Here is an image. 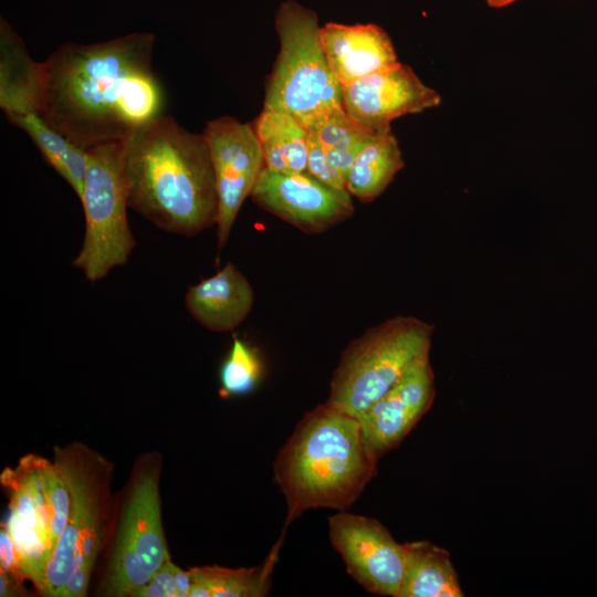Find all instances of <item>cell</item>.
<instances>
[{
    "label": "cell",
    "instance_id": "6da1fadb",
    "mask_svg": "<svg viewBox=\"0 0 597 597\" xmlns=\"http://www.w3.org/2000/svg\"><path fill=\"white\" fill-rule=\"evenodd\" d=\"M155 35L133 32L91 44L65 43L42 62L39 114L84 149L125 140L163 114L153 69Z\"/></svg>",
    "mask_w": 597,
    "mask_h": 597
},
{
    "label": "cell",
    "instance_id": "7a4b0ae2",
    "mask_svg": "<svg viewBox=\"0 0 597 597\" xmlns=\"http://www.w3.org/2000/svg\"><path fill=\"white\" fill-rule=\"evenodd\" d=\"M128 207L157 228L193 237L216 224L218 195L202 134L168 115L138 126L122 149Z\"/></svg>",
    "mask_w": 597,
    "mask_h": 597
},
{
    "label": "cell",
    "instance_id": "3957f363",
    "mask_svg": "<svg viewBox=\"0 0 597 597\" xmlns=\"http://www.w3.org/2000/svg\"><path fill=\"white\" fill-rule=\"evenodd\" d=\"M377 462L357 417L327 401L305 413L273 463L287 505L285 526L306 510L350 507L377 474Z\"/></svg>",
    "mask_w": 597,
    "mask_h": 597
},
{
    "label": "cell",
    "instance_id": "277c9868",
    "mask_svg": "<svg viewBox=\"0 0 597 597\" xmlns=\"http://www.w3.org/2000/svg\"><path fill=\"white\" fill-rule=\"evenodd\" d=\"M53 462L67 484L71 505L66 526L48 564L41 594L83 597L106 541L112 467L78 442L55 448Z\"/></svg>",
    "mask_w": 597,
    "mask_h": 597
},
{
    "label": "cell",
    "instance_id": "5b68a950",
    "mask_svg": "<svg viewBox=\"0 0 597 597\" xmlns=\"http://www.w3.org/2000/svg\"><path fill=\"white\" fill-rule=\"evenodd\" d=\"M279 53L265 81L263 107L285 112L305 128L321 115L343 108V86L321 42L316 13L287 0L275 15Z\"/></svg>",
    "mask_w": 597,
    "mask_h": 597
},
{
    "label": "cell",
    "instance_id": "8992f818",
    "mask_svg": "<svg viewBox=\"0 0 597 597\" xmlns=\"http://www.w3.org/2000/svg\"><path fill=\"white\" fill-rule=\"evenodd\" d=\"M433 325L401 315L369 328L343 350L327 402L358 418L429 357Z\"/></svg>",
    "mask_w": 597,
    "mask_h": 597
},
{
    "label": "cell",
    "instance_id": "52a82bcc",
    "mask_svg": "<svg viewBox=\"0 0 597 597\" xmlns=\"http://www.w3.org/2000/svg\"><path fill=\"white\" fill-rule=\"evenodd\" d=\"M123 142L87 149L80 198L85 217L83 243L72 264L92 283L127 263L136 241L130 231L122 171Z\"/></svg>",
    "mask_w": 597,
    "mask_h": 597
},
{
    "label": "cell",
    "instance_id": "ba28073f",
    "mask_svg": "<svg viewBox=\"0 0 597 597\" xmlns=\"http://www.w3.org/2000/svg\"><path fill=\"white\" fill-rule=\"evenodd\" d=\"M159 465L145 459L134 471L111 553L106 595L129 596L170 559L160 514Z\"/></svg>",
    "mask_w": 597,
    "mask_h": 597
},
{
    "label": "cell",
    "instance_id": "9c48e42d",
    "mask_svg": "<svg viewBox=\"0 0 597 597\" xmlns=\"http://www.w3.org/2000/svg\"><path fill=\"white\" fill-rule=\"evenodd\" d=\"M202 135L212 163L218 195L217 242L227 243L244 200L265 168L261 145L250 123L232 116L207 122Z\"/></svg>",
    "mask_w": 597,
    "mask_h": 597
},
{
    "label": "cell",
    "instance_id": "30bf717a",
    "mask_svg": "<svg viewBox=\"0 0 597 597\" xmlns=\"http://www.w3.org/2000/svg\"><path fill=\"white\" fill-rule=\"evenodd\" d=\"M9 494V515L3 523L18 555L23 579L42 593L48 564L55 549L41 474V457L28 454L0 476Z\"/></svg>",
    "mask_w": 597,
    "mask_h": 597
},
{
    "label": "cell",
    "instance_id": "8fae6325",
    "mask_svg": "<svg viewBox=\"0 0 597 597\" xmlns=\"http://www.w3.org/2000/svg\"><path fill=\"white\" fill-rule=\"evenodd\" d=\"M329 541L348 574L367 591L397 597L405 570V545L377 520L339 511L328 519Z\"/></svg>",
    "mask_w": 597,
    "mask_h": 597
},
{
    "label": "cell",
    "instance_id": "7c38bea8",
    "mask_svg": "<svg viewBox=\"0 0 597 597\" xmlns=\"http://www.w3.org/2000/svg\"><path fill=\"white\" fill-rule=\"evenodd\" d=\"M250 198L262 209L306 233L323 232L354 214L352 195L305 172L264 168Z\"/></svg>",
    "mask_w": 597,
    "mask_h": 597
},
{
    "label": "cell",
    "instance_id": "4fadbf2b",
    "mask_svg": "<svg viewBox=\"0 0 597 597\" xmlns=\"http://www.w3.org/2000/svg\"><path fill=\"white\" fill-rule=\"evenodd\" d=\"M441 97L408 65L397 64L343 86V107L371 130L405 115L438 106Z\"/></svg>",
    "mask_w": 597,
    "mask_h": 597
},
{
    "label": "cell",
    "instance_id": "5bb4252c",
    "mask_svg": "<svg viewBox=\"0 0 597 597\" xmlns=\"http://www.w3.org/2000/svg\"><path fill=\"white\" fill-rule=\"evenodd\" d=\"M433 398L434 375L427 357L358 417L368 449L379 459L396 448L428 411Z\"/></svg>",
    "mask_w": 597,
    "mask_h": 597
},
{
    "label": "cell",
    "instance_id": "9a60e30c",
    "mask_svg": "<svg viewBox=\"0 0 597 597\" xmlns=\"http://www.w3.org/2000/svg\"><path fill=\"white\" fill-rule=\"evenodd\" d=\"M320 35L329 66L342 86L399 62L390 36L377 24L327 22Z\"/></svg>",
    "mask_w": 597,
    "mask_h": 597
},
{
    "label": "cell",
    "instance_id": "2e32d148",
    "mask_svg": "<svg viewBox=\"0 0 597 597\" xmlns=\"http://www.w3.org/2000/svg\"><path fill=\"white\" fill-rule=\"evenodd\" d=\"M253 302L252 286L233 263L191 285L185 297L190 315L203 327L219 333L238 327L250 314Z\"/></svg>",
    "mask_w": 597,
    "mask_h": 597
},
{
    "label": "cell",
    "instance_id": "e0dca14e",
    "mask_svg": "<svg viewBox=\"0 0 597 597\" xmlns=\"http://www.w3.org/2000/svg\"><path fill=\"white\" fill-rule=\"evenodd\" d=\"M43 65L34 61L18 33L0 22V107L7 114L39 113Z\"/></svg>",
    "mask_w": 597,
    "mask_h": 597
},
{
    "label": "cell",
    "instance_id": "ac0fdd59",
    "mask_svg": "<svg viewBox=\"0 0 597 597\" xmlns=\"http://www.w3.org/2000/svg\"><path fill=\"white\" fill-rule=\"evenodd\" d=\"M262 148L265 168L280 172H305L308 130L292 115L262 107L251 122Z\"/></svg>",
    "mask_w": 597,
    "mask_h": 597
},
{
    "label": "cell",
    "instance_id": "d6986e66",
    "mask_svg": "<svg viewBox=\"0 0 597 597\" xmlns=\"http://www.w3.org/2000/svg\"><path fill=\"white\" fill-rule=\"evenodd\" d=\"M406 562L397 597H462L450 554L428 541L405 543Z\"/></svg>",
    "mask_w": 597,
    "mask_h": 597
},
{
    "label": "cell",
    "instance_id": "ffe728a7",
    "mask_svg": "<svg viewBox=\"0 0 597 597\" xmlns=\"http://www.w3.org/2000/svg\"><path fill=\"white\" fill-rule=\"evenodd\" d=\"M405 167L391 128L377 130L365 143L347 177V191L363 202L378 198Z\"/></svg>",
    "mask_w": 597,
    "mask_h": 597
},
{
    "label": "cell",
    "instance_id": "44dd1931",
    "mask_svg": "<svg viewBox=\"0 0 597 597\" xmlns=\"http://www.w3.org/2000/svg\"><path fill=\"white\" fill-rule=\"evenodd\" d=\"M6 116L11 124L28 134L46 163L71 186L80 199L87 169V149L54 129L39 113Z\"/></svg>",
    "mask_w": 597,
    "mask_h": 597
},
{
    "label": "cell",
    "instance_id": "7402d4cb",
    "mask_svg": "<svg viewBox=\"0 0 597 597\" xmlns=\"http://www.w3.org/2000/svg\"><path fill=\"white\" fill-rule=\"evenodd\" d=\"M306 129L316 135L331 166L346 181L356 156L375 133L347 114L344 107L318 116Z\"/></svg>",
    "mask_w": 597,
    "mask_h": 597
},
{
    "label": "cell",
    "instance_id": "603a6c76",
    "mask_svg": "<svg viewBox=\"0 0 597 597\" xmlns=\"http://www.w3.org/2000/svg\"><path fill=\"white\" fill-rule=\"evenodd\" d=\"M277 549L274 547L261 567L200 566L189 569L190 577L202 583L210 597H261L269 591Z\"/></svg>",
    "mask_w": 597,
    "mask_h": 597
},
{
    "label": "cell",
    "instance_id": "cb8c5ba5",
    "mask_svg": "<svg viewBox=\"0 0 597 597\" xmlns=\"http://www.w3.org/2000/svg\"><path fill=\"white\" fill-rule=\"evenodd\" d=\"M262 374L263 362L259 350L234 336L220 367V395L226 398L247 395L258 386Z\"/></svg>",
    "mask_w": 597,
    "mask_h": 597
},
{
    "label": "cell",
    "instance_id": "d4e9b609",
    "mask_svg": "<svg viewBox=\"0 0 597 597\" xmlns=\"http://www.w3.org/2000/svg\"><path fill=\"white\" fill-rule=\"evenodd\" d=\"M41 474L50 516L53 542L63 533L70 514L71 498L67 484L54 462L41 457Z\"/></svg>",
    "mask_w": 597,
    "mask_h": 597
},
{
    "label": "cell",
    "instance_id": "484cf974",
    "mask_svg": "<svg viewBox=\"0 0 597 597\" xmlns=\"http://www.w3.org/2000/svg\"><path fill=\"white\" fill-rule=\"evenodd\" d=\"M307 172L331 187L347 190L346 179L331 166L321 143L311 130H308Z\"/></svg>",
    "mask_w": 597,
    "mask_h": 597
},
{
    "label": "cell",
    "instance_id": "4316f807",
    "mask_svg": "<svg viewBox=\"0 0 597 597\" xmlns=\"http://www.w3.org/2000/svg\"><path fill=\"white\" fill-rule=\"evenodd\" d=\"M0 569L11 574L20 583L24 580L20 573L18 555L12 537L3 523L0 531Z\"/></svg>",
    "mask_w": 597,
    "mask_h": 597
},
{
    "label": "cell",
    "instance_id": "83f0119b",
    "mask_svg": "<svg viewBox=\"0 0 597 597\" xmlns=\"http://www.w3.org/2000/svg\"><path fill=\"white\" fill-rule=\"evenodd\" d=\"M21 583L8 572L0 569V596H14L20 593Z\"/></svg>",
    "mask_w": 597,
    "mask_h": 597
},
{
    "label": "cell",
    "instance_id": "f1b7e54d",
    "mask_svg": "<svg viewBox=\"0 0 597 597\" xmlns=\"http://www.w3.org/2000/svg\"><path fill=\"white\" fill-rule=\"evenodd\" d=\"M174 575L177 585L178 597H189L191 577L189 570H184L174 564Z\"/></svg>",
    "mask_w": 597,
    "mask_h": 597
},
{
    "label": "cell",
    "instance_id": "f546056e",
    "mask_svg": "<svg viewBox=\"0 0 597 597\" xmlns=\"http://www.w3.org/2000/svg\"><path fill=\"white\" fill-rule=\"evenodd\" d=\"M189 597H210V594L202 583L191 578Z\"/></svg>",
    "mask_w": 597,
    "mask_h": 597
},
{
    "label": "cell",
    "instance_id": "4dcf8cb0",
    "mask_svg": "<svg viewBox=\"0 0 597 597\" xmlns=\"http://www.w3.org/2000/svg\"><path fill=\"white\" fill-rule=\"evenodd\" d=\"M516 0H485V2L488 3V6L492 7V8H502V7H505L512 2H514Z\"/></svg>",
    "mask_w": 597,
    "mask_h": 597
}]
</instances>
